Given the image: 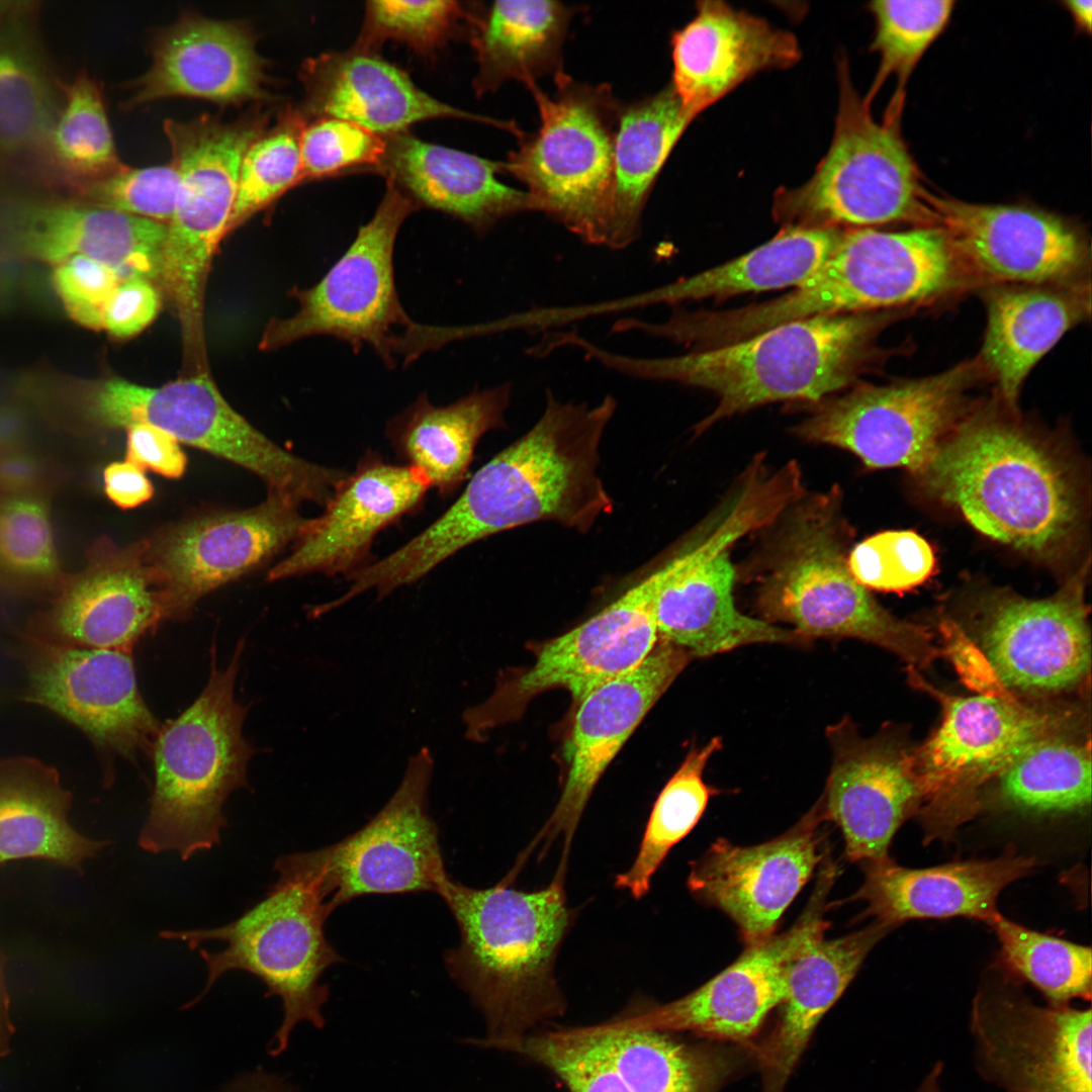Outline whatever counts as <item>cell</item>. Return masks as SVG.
I'll use <instances>...</instances> for the list:
<instances>
[{"mask_svg": "<svg viewBox=\"0 0 1092 1092\" xmlns=\"http://www.w3.org/2000/svg\"><path fill=\"white\" fill-rule=\"evenodd\" d=\"M478 6L459 1H369L354 46L378 52L387 40L423 56L435 55L454 37L468 39Z\"/></svg>", "mask_w": 1092, "mask_h": 1092, "instance_id": "cell-51", "label": "cell"}, {"mask_svg": "<svg viewBox=\"0 0 1092 1092\" xmlns=\"http://www.w3.org/2000/svg\"><path fill=\"white\" fill-rule=\"evenodd\" d=\"M26 700L81 729L107 754L150 752L161 726L145 703L130 652L24 640Z\"/></svg>", "mask_w": 1092, "mask_h": 1092, "instance_id": "cell-24", "label": "cell"}, {"mask_svg": "<svg viewBox=\"0 0 1092 1092\" xmlns=\"http://www.w3.org/2000/svg\"><path fill=\"white\" fill-rule=\"evenodd\" d=\"M825 735L832 763L817 802L822 820L839 827L849 860L889 857L897 830L920 806L912 753L890 733L861 737L848 717Z\"/></svg>", "mask_w": 1092, "mask_h": 1092, "instance_id": "cell-27", "label": "cell"}, {"mask_svg": "<svg viewBox=\"0 0 1092 1092\" xmlns=\"http://www.w3.org/2000/svg\"><path fill=\"white\" fill-rule=\"evenodd\" d=\"M306 122L298 109L288 107L247 149L225 237L301 184L299 139Z\"/></svg>", "mask_w": 1092, "mask_h": 1092, "instance_id": "cell-49", "label": "cell"}, {"mask_svg": "<svg viewBox=\"0 0 1092 1092\" xmlns=\"http://www.w3.org/2000/svg\"><path fill=\"white\" fill-rule=\"evenodd\" d=\"M65 575L46 495L38 487L0 492V585L54 595Z\"/></svg>", "mask_w": 1092, "mask_h": 1092, "instance_id": "cell-47", "label": "cell"}, {"mask_svg": "<svg viewBox=\"0 0 1092 1092\" xmlns=\"http://www.w3.org/2000/svg\"><path fill=\"white\" fill-rule=\"evenodd\" d=\"M568 857L561 854L552 880L533 891L515 888L512 871L484 889L449 875L438 886L460 934L444 964L486 1019L480 1045L504 1050L566 1010L554 967L576 917L565 890Z\"/></svg>", "mask_w": 1092, "mask_h": 1092, "instance_id": "cell-3", "label": "cell"}, {"mask_svg": "<svg viewBox=\"0 0 1092 1092\" xmlns=\"http://www.w3.org/2000/svg\"><path fill=\"white\" fill-rule=\"evenodd\" d=\"M429 488L417 469L365 453L337 485L324 513L310 519L291 553L269 570L268 580L311 573L350 579L373 562L375 536L420 509Z\"/></svg>", "mask_w": 1092, "mask_h": 1092, "instance_id": "cell-30", "label": "cell"}, {"mask_svg": "<svg viewBox=\"0 0 1092 1092\" xmlns=\"http://www.w3.org/2000/svg\"><path fill=\"white\" fill-rule=\"evenodd\" d=\"M727 502L708 535L669 559L670 569L656 599L659 638L693 658L757 643L808 645L810 640L795 630L737 609L736 573L728 550L746 534L768 526L779 506L766 488L752 481L738 483Z\"/></svg>", "mask_w": 1092, "mask_h": 1092, "instance_id": "cell-15", "label": "cell"}, {"mask_svg": "<svg viewBox=\"0 0 1092 1092\" xmlns=\"http://www.w3.org/2000/svg\"><path fill=\"white\" fill-rule=\"evenodd\" d=\"M576 7L552 0L495 1L478 7L468 37L475 53L477 96L507 81L528 88L563 73L562 48Z\"/></svg>", "mask_w": 1092, "mask_h": 1092, "instance_id": "cell-42", "label": "cell"}, {"mask_svg": "<svg viewBox=\"0 0 1092 1092\" xmlns=\"http://www.w3.org/2000/svg\"><path fill=\"white\" fill-rule=\"evenodd\" d=\"M9 995L4 977V958L0 950V1059L10 1053V1041L14 1026L10 1017Z\"/></svg>", "mask_w": 1092, "mask_h": 1092, "instance_id": "cell-59", "label": "cell"}, {"mask_svg": "<svg viewBox=\"0 0 1092 1092\" xmlns=\"http://www.w3.org/2000/svg\"><path fill=\"white\" fill-rule=\"evenodd\" d=\"M108 266L77 255L55 265L52 284L67 314L91 330H102L103 310L120 282Z\"/></svg>", "mask_w": 1092, "mask_h": 1092, "instance_id": "cell-55", "label": "cell"}, {"mask_svg": "<svg viewBox=\"0 0 1092 1092\" xmlns=\"http://www.w3.org/2000/svg\"><path fill=\"white\" fill-rule=\"evenodd\" d=\"M818 884L810 907L788 931L747 946L734 963L691 993L663 1004L635 1002L606 1022L621 1029L689 1031L719 1040L750 1038L784 1000L793 960L828 926L822 910L831 882L821 878Z\"/></svg>", "mask_w": 1092, "mask_h": 1092, "instance_id": "cell-21", "label": "cell"}, {"mask_svg": "<svg viewBox=\"0 0 1092 1092\" xmlns=\"http://www.w3.org/2000/svg\"><path fill=\"white\" fill-rule=\"evenodd\" d=\"M986 307L979 363L995 381L1005 405L1012 410L1035 364L1089 315L1090 292L1079 281L1005 284L987 292Z\"/></svg>", "mask_w": 1092, "mask_h": 1092, "instance_id": "cell-36", "label": "cell"}, {"mask_svg": "<svg viewBox=\"0 0 1092 1092\" xmlns=\"http://www.w3.org/2000/svg\"><path fill=\"white\" fill-rule=\"evenodd\" d=\"M935 225L967 272L1006 284L1077 282L1089 261L1082 232L1054 213L1021 205L978 204L927 192Z\"/></svg>", "mask_w": 1092, "mask_h": 1092, "instance_id": "cell-26", "label": "cell"}, {"mask_svg": "<svg viewBox=\"0 0 1092 1092\" xmlns=\"http://www.w3.org/2000/svg\"><path fill=\"white\" fill-rule=\"evenodd\" d=\"M299 77L304 98L298 111L306 121L341 118L382 136L436 118L481 121L510 131L514 128L513 123L476 115L431 96L378 52L356 46L306 59Z\"/></svg>", "mask_w": 1092, "mask_h": 1092, "instance_id": "cell-32", "label": "cell"}, {"mask_svg": "<svg viewBox=\"0 0 1092 1092\" xmlns=\"http://www.w3.org/2000/svg\"><path fill=\"white\" fill-rule=\"evenodd\" d=\"M839 106L829 151L808 182L780 189L774 216L785 226L870 228L891 222L935 225L927 192L899 128L900 113L872 116L839 65Z\"/></svg>", "mask_w": 1092, "mask_h": 1092, "instance_id": "cell-10", "label": "cell"}, {"mask_svg": "<svg viewBox=\"0 0 1092 1092\" xmlns=\"http://www.w3.org/2000/svg\"><path fill=\"white\" fill-rule=\"evenodd\" d=\"M165 619L148 541L121 547L102 537L87 552L84 566L66 574L49 606L31 618L24 638L55 646L130 652Z\"/></svg>", "mask_w": 1092, "mask_h": 1092, "instance_id": "cell-23", "label": "cell"}, {"mask_svg": "<svg viewBox=\"0 0 1092 1092\" xmlns=\"http://www.w3.org/2000/svg\"><path fill=\"white\" fill-rule=\"evenodd\" d=\"M941 721L912 752L924 840L947 839L979 811L980 791L1036 741L1065 734L1069 719L1003 691L968 697L937 691Z\"/></svg>", "mask_w": 1092, "mask_h": 1092, "instance_id": "cell-13", "label": "cell"}, {"mask_svg": "<svg viewBox=\"0 0 1092 1092\" xmlns=\"http://www.w3.org/2000/svg\"><path fill=\"white\" fill-rule=\"evenodd\" d=\"M552 97L530 87L541 124L519 138L504 172L526 185L537 210L583 243L605 247L613 151L621 102L609 84L590 85L564 72Z\"/></svg>", "mask_w": 1092, "mask_h": 1092, "instance_id": "cell-12", "label": "cell"}, {"mask_svg": "<svg viewBox=\"0 0 1092 1092\" xmlns=\"http://www.w3.org/2000/svg\"><path fill=\"white\" fill-rule=\"evenodd\" d=\"M226 1092H289L272 1077L257 1073L248 1077Z\"/></svg>", "mask_w": 1092, "mask_h": 1092, "instance_id": "cell-60", "label": "cell"}, {"mask_svg": "<svg viewBox=\"0 0 1092 1092\" xmlns=\"http://www.w3.org/2000/svg\"><path fill=\"white\" fill-rule=\"evenodd\" d=\"M966 273L939 226L847 229L826 261L793 291L713 311L709 329L718 343L729 344L805 317L883 311L945 294L963 283Z\"/></svg>", "mask_w": 1092, "mask_h": 1092, "instance_id": "cell-8", "label": "cell"}, {"mask_svg": "<svg viewBox=\"0 0 1092 1092\" xmlns=\"http://www.w3.org/2000/svg\"><path fill=\"white\" fill-rule=\"evenodd\" d=\"M721 747L722 739L713 737L686 755L654 801L633 862L615 878L617 889L628 891L634 899L649 892L651 880L669 851L695 828L710 798L717 793L705 783L703 775L709 759Z\"/></svg>", "mask_w": 1092, "mask_h": 1092, "instance_id": "cell-46", "label": "cell"}, {"mask_svg": "<svg viewBox=\"0 0 1092 1092\" xmlns=\"http://www.w3.org/2000/svg\"><path fill=\"white\" fill-rule=\"evenodd\" d=\"M62 94L63 104L35 172L73 194L126 165L117 155L100 83L82 72L62 83Z\"/></svg>", "mask_w": 1092, "mask_h": 1092, "instance_id": "cell-44", "label": "cell"}, {"mask_svg": "<svg viewBox=\"0 0 1092 1092\" xmlns=\"http://www.w3.org/2000/svg\"><path fill=\"white\" fill-rule=\"evenodd\" d=\"M505 1051L545 1068L568 1092H717L733 1068L719 1050L605 1021L536 1029Z\"/></svg>", "mask_w": 1092, "mask_h": 1092, "instance_id": "cell-19", "label": "cell"}, {"mask_svg": "<svg viewBox=\"0 0 1092 1092\" xmlns=\"http://www.w3.org/2000/svg\"><path fill=\"white\" fill-rule=\"evenodd\" d=\"M1065 8L1069 11L1078 29L1085 33L1091 32L1092 1L1069 0L1064 1Z\"/></svg>", "mask_w": 1092, "mask_h": 1092, "instance_id": "cell-61", "label": "cell"}, {"mask_svg": "<svg viewBox=\"0 0 1092 1092\" xmlns=\"http://www.w3.org/2000/svg\"><path fill=\"white\" fill-rule=\"evenodd\" d=\"M821 822L816 803L791 829L764 843L716 840L691 863L690 892L728 915L746 947L763 942L821 860Z\"/></svg>", "mask_w": 1092, "mask_h": 1092, "instance_id": "cell-29", "label": "cell"}, {"mask_svg": "<svg viewBox=\"0 0 1092 1092\" xmlns=\"http://www.w3.org/2000/svg\"><path fill=\"white\" fill-rule=\"evenodd\" d=\"M73 198L154 221L168 223L177 206L179 176L175 166H128L77 190Z\"/></svg>", "mask_w": 1092, "mask_h": 1092, "instance_id": "cell-54", "label": "cell"}, {"mask_svg": "<svg viewBox=\"0 0 1092 1092\" xmlns=\"http://www.w3.org/2000/svg\"><path fill=\"white\" fill-rule=\"evenodd\" d=\"M956 2L951 0H879L870 3L876 23L871 49L880 66L866 100L871 104L881 86L896 76L898 89L891 104L902 107V91L915 66L947 25Z\"/></svg>", "mask_w": 1092, "mask_h": 1092, "instance_id": "cell-50", "label": "cell"}, {"mask_svg": "<svg viewBox=\"0 0 1092 1092\" xmlns=\"http://www.w3.org/2000/svg\"><path fill=\"white\" fill-rule=\"evenodd\" d=\"M695 117L670 84L643 99L621 104L605 247L622 250L641 236L642 214L671 150Z\"/></svg>", "mask_w": 1092, "mask_h": 1092, "instance_id": "cell-40", "label": "cell"}, {"mask_svg": "<svg viewBox=\"0 0 1092 1092\" xmlns=\"http://www.w3.org/2000/svg\"><path fill=\"white\" fill-rule=\"evenodd\" d=\"M692 659L687 650L658 638L637 667L581 700L565 744L568 769L561 794L544 825L520 854L523 859L539 846L540 857L557 838L563 841L562 853L569 855L586 804L606 768Z\"/></svg>", "mask_w": 1092, "mask_h": 1092, "instance_id": "cell-25", "label": "cell"}, {"mask_svg": "<svg viewBox=\"0 0 1092 1092\" xmlns=\"http://www.w3.org/2000/svg\"><path fill=\"white\" fill-rule=\"evenodd\" d=\"M298 506L269 491L256 507L188 519L147 540L166 619H185L202 597L296 542L310 522Z\"/></svg>", "mask_w": 1092, "mask_h": 1092, "instance_id": "cell-22", "label": "cell"}, {"mask_svg": "<svg viewBox=\"0 0 1092 1092\" xmlns=\"http://www.w3.org/2000/svg\"><path fill=\"white\" fill-rule=\"evenodd\" d=\"M103 481L108 498L124 510L136 508L154 495L145 470L126 460L108 464L103 470Z\"/></svg>", "mask_w": 1092, "mask_h": 1092, "instance_id": "cell-58", "label": "cell"}, {"mask_svg": "<svg viewBox=\"0 0 1092 1092\" xmlns=\"http://www.w3.org/2000/svg\"><path fill=\"white\" fill-rule=\"evenodd\" d=\"M915 476L978 532L1037 559L1068 554L1084 526L1069 462L993 406L966 414Z\"/></svg>", "mask_w": 1092, "mask_h": 1092, "instance_id": "cell-2", "label": "cell"}, {"mask_svg": "<svg viewBox=\"0 0 1092 1092\" xmlns=\"http://www.w3.org/2000/svg\"><path fill=\"white\" fill-rule=\"evenodd\" d=\"M983 373L972 361L919 379L858 385L811 403L793 433L847 450L869 468L903 467L916 474L966 415L968 392Z\"/></svg>", "mask_w": 1092, "mask_h": 1092, "instance_id": "cell-17", "label": "cell"}, {"mask_svg": "<svg viewBox=\"0 0 1092 1092\" xmlns=\"http://www.w3.org/2000/svg\"><path fill=\"white\" fill-rule=\"evenodd\" d=\"M1086 567L1055 595L1026 599L998 593L980 610L975 638L986 664V690L1049 696L1081 685L1091 665V636L1085 605Z\"/></svg>", "mask_w": 1092, "mask_h": 1092, "instance_id": "cell-20", "label": "cell"}, {"mask_svg": "<svg viewBox=\"0 0 1092 1092\" xmlns=\"http://www.w3.org/2000/svg\"><path fill=\"white\" fill-rule=\"evenodd\" d=\"M888 312L823 314L779 325L730 344L669 357H634L603 348L594 361L630 377L711 391L717 405L703 433L733 415L785 400L816 403L851 385L874 357Z\"/></svg>", "mask_w": 1092, "mask_h": 1092, "instance_id": "cell-4", "label": "cell"}, {"mask_svg": "<svg viewBox=\"0 0 1092 1092\" xmlns=\"http://www.w3.org/2000/svg\"><path fill=\"white\" fill-rule=\"evenodd\" d=\"M386 149L385 136L335 117L306 122L299 139L301 183L349 170H374Z\"/></svg>", "mask_w": 1092, "mask_h": 1092, "instance_id": "cell-53", "label": "cell"}, {"mask_svg": "<svg viewBox=\"0 0 1092 1092\" xmlns=\"http://www.w3.org/2000/svg\"><path fill=\"white\" fill-rule=\"evenodd\" d=\"M167 224L77 199L0 202V255L58 265L81 255L158 287Z\"/></svg>", "mask_w": 1092, "mask_h": 1092, "instance_id": "cell-28", "label": "cell"}, {"mask_svg": "<svg viewBox=\"0 0 1092 1092\" xmlns=\"http://www.w3.org/2000/svg\"><path fill=\"white\" fill-rule=\"evenodd\" d=\"M22 3V1H0V22L12 15Z\"/></svg>", "mask_w": 1092, "mask_h": 1092, "instance_id": "cell-63", "label": "cell"}, {"mask_svg": "<svg viewBox=\"0 0 1092 1092\" xmlns=\"http://www.w3.org/2000/svg\"><path fill=\"white\" fill-rule=\"evenodd\" d=\"M151 67L130 83L125 105L171 97L221 105L269 100L266 61L248 24L194 13L163 28L152 46Z\"/></svg>", "mask_w": 1092, "mask_h": 1092, "instance_id": "cell-31", "label": "cell"}, {"mask_svg": "<svg viewBox=\"0 0 1092 1092\" xmlns=\"http://www.w3.org/2000/svg\"><path fill=\"white\" fill-rule=\"evenodd\" d=\"M434 758L423 747L378 813L328 846L278 857L314 890L327 911L374 894L437 892L448 875L429 811Z\"/></svg>", "mask_w": 1092, "mask_h": 1092, "instance_id": "cell-14", "label": "cell"}, {"mask_svg": "<svg viewBox=\"0 0 1092 1092\" xmlns=\"http://www.w3.org/2000/svg\"><path fill=\"white\" fill-rule=\"evenodd\" d=\"M386 149L373 170L419 208L446 213L485 234L504 218L538 211L527 191L510 187L496 175L504 162L490 161L423 141L407 131L385 136Z\"/></svg>", "mask_w": 1092, "mask_h": 1092, "instance_id": "cell-35", "label": "cell"}, {"mask_svg": "<svg viewBox=\"0 0 1092 1092\" xmlns=\"http://www.w3.org/2000/svg\"><path fill=\"white\" fill-rule=\"evenodd\" d=\"M617 407L561 401L551 390L537 423L470 478L460 496L400 548L364 568V590L381 600L416 582L463 548L539 521L587 532L613 509L598 474L599 448Z\"/></svg>", "mask_w": 1092, "mask_h": 1092, "instance_id": "cell-1", "label": "cell"}, {"mask_svg": "<svg viewBox=\"0 0 1092 1092\" xmlns=\"http://www.w3.org/2000/svg\"><path fill=\"white\" fill-rule=\"evenodd\" d=\"M419 207L386 181L385 193L373 216L322 279L293 288L298 310L274 317L262 334L259 348L277 350L312 336H329L350 345L358 354L370 346L387 368L404 358V366L421 356L426 326L408 317L396 289L393 253L404 220Z\"/></svg>", "mask_w": 1092, "mask_h": 1092, "instance_id": "cell-11", "label": "cell"}, {"mask_svg": "<svg viewBox=\"0 0 1092 1092\" xmlns=\"http://www.w3.org/2000/svg\"><path fill=\"white\" fill-rule=\"evenodd\" d=\"M161 305L162 294L153 282L121 280L105 304L102 330L114 339H130L153 323Z\"/></svg>", "mask_w": 1092, "mask_h": 1092, "instance_id": "cell-56", "label": "cell"}, {"mask_svg": "<svg viewBox=\"0 0 1092 1092\" xmlns=\"http://www.w3.org/2000/svg\"><path fill=\"white\" fill-rule=\"evenodd\" d=\"M864 863V880L853 899L867 903L866 916L897 926L911 919L968 917L990 924L1000 893L1028 875L1033 857L1009 849L992 859L910 869L889 857Z\"/></svg>", "mask_w": 1092, "mask_h": 1092, "instance_id": "cell-34", "label": "cell"}, {"mask_svg": "<svg viewBox=\"0 0 1092 1092\" xmlns=\"http://www.w3.org/2000/svg\"><path fill=\"white\" fill-rule=\"evenodd\" d=\"M274 870L277 881L234 921L213 928L163 930L159 936L184 942L190 949L206 941L225 944L218 951L199 948L207 969L206 984L183 1009L198 1003L231 971L255 976L265 985L267 997L280 998L283 1019L269 1050L275 1056L284 1051L297 1023L307 1021L323 1027L322 1007L329 989L320 979L344 959L326 936L330 913L314 890L278 858Z\"/></svg>", "mask_w": 1092, "mask_h": 1092, "instance_id": "cell-9", "label": "cell"}, {"mask_svg": "<svg viewBox=\"0 0 1092 1092\" xmlns=\"http://www.w3.org/2000/svg\"><path fill=\"white\" fill-rule=\"evenodd\" d=\"M994 781L997 801L1006 809L1035 816L1082 812L1091 804L1089 744L1066 734L1045 737Z\"/></svg>", "mask_w": 1092, "mask_h": 1092, "instance_id": "cell-45", "label": "cell"}, {"mask_svg": "<svg viewBox=\"0 0 1092 1092\" xmlns=\"http://www.w3.org/2000/svg\"><path fill=\"white\" fill-rule=\"evenodd\" d=\"M668 572L667 561L588 620L540 644L530 666L503 672L490 696L463 712L466 738L485 740L547 691L564 689L577 706L594 690L637 667L659 638L656 599Z\"/></svg>", "mask_w": 1092, "mask_h": 1092, "instance_id": "cell-16", "label": "cell"}, {"mask_svg": "<svg viewBox=\"0 0 1092 1092\" xmlns=\"http://www.w3.org/2000/svg\"><path fill=\"white\" fill-rule=\"evenodd\" d=\"M944 1071V1063L937 1060L921 1080L913 1092H943L941 1079Z\"/></svg>", "mask_w": 1092, "mask_h": 1092, "instance_id": "cell-62", "label": "cell"}, {"mask_svg": "<svg viewBox=\"0 0 1092 1092\" xmlns=\"http://www.w3.org/2000/svg\"><path fill=\"white\" fill-rule=\"evenodd\" d=\"M892 928L875 921L835 939L821 934L799 951L788 971L781 1016L760 1052L762 1092H783L817 1024Z\"/></svg>", "mask_w": 1092, "mask_h": 1092, "instance_id": "cell-37", "label": "cell"}, {"mask_svg": "<svg viewBox=\"0 0 1092 1092\" xmlns=\"http://www.w3.org/2000/svg\"><path fill=\"white\" fill-rule=\"evenodd\" d=\"M670 43V85L694 117L754 74L801 58L791 32L722 1L698 2L695 17Z\"/></svg>", "mask_w": 1092, "mask_h": 1092, "instance_id": "cell-33", "label": "cell"}, {"mask_svg": "<svg viewBox=\"0 0 1092 1092\" xmlns=\"http://www.w3.org/2000/svg\"><path fill=\"white\" fill-rule=\"evenodd\" d=\"M125 431L126 461L168 478L183 475L187 457L173 436L148 424L132 425Z\"/></svg>", "mask_w": 1092, "mask_h": 1092, "instance_id": "cell-57", "label": "cell"}, {"mask_svg": "<svg viewBox=\"0 0 1092 1092\" xmlns=\"http://www.w3.org/2000/svg\"><path fill=\"white\" fill-rule=\"evenodd\" d=\"M973 1063L999 1092H1092V1010L1034 1003L1017 984L987 978L969 1018Z\"/></svg>", "mask_w": 1092, "mask_h": 1092, "instance_id": "cell-18", "label": "cell"}, {"mask_svg": "<svg viewBox=\"0 0 1092 1092\" xmlns=\"http://www.w3.org/2000/svg\"><path fill=\"white\" fill-rule=\"evenodd\" d=\"M241 640L224 668L215 664L197 699L161 724L150 752L154 787L138 843L145 851H175L182 860L211 849L229 825V796L247 785L252 746L243 735L246 708L235 698Z\"/></svg>", "mask_w": 1092, "mask_h": 1092, "instance_id": "cell-7", "label": "cell"}, {"mask_svg": "<svg viewBox=\"0 0 1092 1092\" xmlns=\"http://www.w3.org/2000/svg\"><path fill=\"white\" fill-rule=\"evenodd\" d=\"M995 930L1007 967L1036 988L1048 1004L1067 1005L1092 995V952L1089 946L1042 934L998 913Z\"/></svg>", "mask_w": 1092, "mask_h": 1092, "instance_id": "cell-48", "label": "cell"}, {"mask_svg": "<svg viewBox=\"0 0 1092 1092\" xmlns=\"http://www.w3.org/2000/svg\"><path fill=\"white\" fill-rule=\"evenodd\" d=\"M839 228L786 226L771 240L724 264L647 293L646 303H679L797 287L826 261Z\"/></svg>", "mask_w": 1092, "mask_h": 1092, "instance_id": "cell-43", "label": "cell"}, {"mask_svg": "<svg viewBox=\"0 0 1092 1092\" xmlns=\"http://www.w3.org/2000/svg\"><path fill=\"white\" fill-rule=\"evenodd\" d=\"M936 558L931 545L911 530L885 531L854 545L848 566L869 590L906 592L927 580Z\"/></svg>", "mask_w": 1092, "mask_h": 1092, "instance_id": "cell-52", "label": "cell"}, {"mask_svg": "<svg viewBox=\"0 0 1092 1092\" xmlns=\"http://www.w3.org/2000/svg\"><path fill=\"white\" fill-rule=\"evenodd\" d=\"M71 803L55 768L27 757L0 760V864L42 859L82 875L109 841L77 831L68 820Z\"/></svg>", "mask_w": 1092, "mask_h": 1092, "instance_id": "cell-39", "label": "cell"}, {"mask_svg": "<svg viewBox=\"0 0 1092 1092\" xmlns=\"http://www.w3.org/2000/svg\"><path fill=\"white\" fill-rule=\"evenodd\" d=\"M774 524L753 572L761 620L787 623L809 640H862L913 668L938 656L927 630L892 615L851 574V532L837 485L804 494Z\"/></svg>", "mask_w": 1092, "mask_h": 1092, "instance_id": "cell-5", "label": "cell"}, {"mask_svg": "<svg viewBox=\"0 0 1092 1092\" xmlns=\"http://www.w3.org/2000/svg\"><path fill=\"white\" fill-rule=\"evenodd\" d=\"M511 397L509 382L474 389L446 405H435L421 393L388 421L386 436L406 465L446 497L466 478L481 437L505 425Z\"/></svg>", "mask_w": 1092, "mask_h": 1092, "instance_id": "cell-38", "label": "cell"}, {"mask_svg": "<svg viewBox=\"0 0 1092 1092\" xmlns=\"http://www.w3.org/2000/svg\"><path fill=\"white\" fill-rule=\"evenodd\" d=\"M35 405L50 420L80 433L126 430L148 424L183 443L258 475L269 491L298 503L322 504L332 468L301 459L269 440L224 399L208 371L160 386L107 376L95 379L46 373Z\"/></svg>", "mask_w": 1092, "mask_h": 1092, "instance_id": "cell-6", "label": "cell"}, {"mask_svg": "<svg viewBox=\"0 0 1092 1092\" xmlns=\"http://www.w3.org/2000/svg\"><path fill=\"white\" fill-rule=\"evenodd\" d=\"M37 8L23 2L0 22V167L36 169L61 108L62 82L40 43Z\"/></svg>", "mask_w": 1092, "mask_h": 1092, "instance_id": "cell-41", "label": "cell"}]
</instances>
